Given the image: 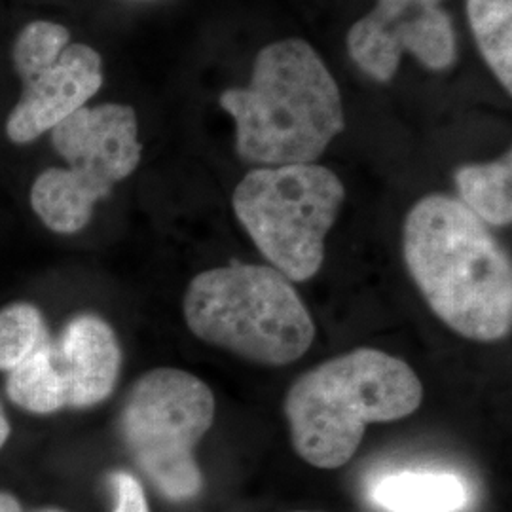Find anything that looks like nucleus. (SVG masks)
I'll list each match as a JSON object with an SVG mask.
<instances>
[{"instance_id":"nucleus-10","label":"nucleus","mask_w":512,"mask_h":512,"mask_svg":"<svg viewBox=\"0 0 512 512\" xmlns=\"http://www.w3.org/2000/svg\"><path fill=\"white\" fill-rule=\"evenodd\" d=\"M54 361L65 385V406L90 408L109 399L118 384L122 348L105 319L82 313L54 342Z\"/></svg>"},{"instance_id":"nucleus-15","label":"nucleus","mask_w":512,"mask_h":512,"mask_svg":"<svg viewBox=\"0 0 512 512\" xmlns=\"http://www.w3.org/2000/svg\"><path fill=\"white\" fill-rule=\"evenodd\" d=\"M52 340L42 311L27 302L0 310V370L10 372Z\"/></svg>"},{"instance_id":"nucleus-18","label":"nucleus","mask_w":512,"mask_h":512,"mask_svg":"<svg viewBox=\"0 0 512 512\" xmlns=\"http://www.w3.org/2000/svg\"><path fill=\"white\" fill-rule=\"evenodd\" d=\"M0 512H23L18 497L6 492H0Z\"/></svg>"},{"instance_id":"nucleus-9","label":"nucleus","mask_w":512,"mask_h":512,"mask_svg":"<svg viewBox=\"0 0 512 512\" xmlns=\"http://www.w3.org/2000/svg\"><path fill=\"white\" fill-rule=\"evenodd\" d=\"M21 82L23 93L8 114L6 135L27 145L86 107L103 86V59L92 46L69 44L54 63Z\"/></svg>"},{"instance_id":"nucleus-1","label":"nucleus","mask_w":512,"mask_h":512,"mask_svg":"<svg viewBox=\"0 0 512 512\" xmlns=\"http://www.w3.org/2000/svg\"><path fill=\"white\" fill-rule=\"evenodd\" d=\"M404 262L429 308L459 336L497 342L512 329V266L463 203L431 194L404 220Z\"/></svg>"},{"instance_id":"nucleus-8","label":"nucleus","mask_w":512,"mask_h":512,"mask_svg":"<svg viewBox=\"0 0 512 512\" xmlns=\"http://www.w3.org/2000/svg\"><path fill=\"white\" fill-rule=\"evenodd\" d=\"M442 0H378L348 33L353 63L374 78L389 82L404 54L414 55L431 71H446L458 59V37Z\"/></svg>"},{"instance_id":"nucleus-6","label":"nucleus","mask_w":512,"mask_h":512,"mask_svg":"<svg viewBox=\"0 0 512 512\" xmlns=\"http://www.w3.org/2000/svg\"><path fill=\"white\" fill-rule=\"evenodd\" d=\"M55 152L67 169H44L31 188V207L54 234L71 236L84 230L95 203L139 167L137 114L128 105L105 103L82 107L52 131Z\"/></svg>"},{"instance_id":"nucleus-2","label":"nucleus","mask_w":512,"mask_h":512,"mask_svg":"<svg viewBox=\"0 0 512 512\" xmlns=\"http://www.w3.org/2000/svg\"><path fill=\"white\" fill-rule=\"evenodd\" d=\"M219 103L236 122L241 160L264 167L313 164L346 128L336 80L300 38L262 48L249 86L222 93Z\"/></svg>"},{"instance_id":"nucleus-21","label":"nucleus","mask_w":512,"mask_h":512,"mask_svg":"<svg viewBox=\"0 0 512 512\" xmlns=\"http://www.w3.org/2000/svg\"><path fill=\"white\" fill-rule=\"evenodd\" d=\"M296 512H308V511H296Z\"/></svg>"},{"instance_id":"nucleus-12","label":"nucleus","mask_w":512,"mask_h":512,"mask_svg":"<svg viewBox=\"0 0 512 512\" xmlns=\"http://www.w3.org/2000/svg\"><path fill=\"white\" fill-rule=\"evenodd\" d=\"M459 202L484 224L509 226L512 220V152L490 164L463 165L456 171Z\"/></svg>"},{"instance_id":"nucleus-14","label":"nucleus","mask_w":512,"mask_h":512,"mask_svg":"<svg viewBox=\"0 0 512 512\" xmlns=\"http://www.w3.org/2000/svg\"><path fill=\"white\" fill-rule=\"evenodd\" d=\"M478 50L501 86L512 92V0H467Z\"/></svg>"},{"instance_id":"nucleus-11","label":"nucleus","mask_w":512,"mask_h":512,"mask_svg":"<svg viewBox=\"0 0 512 512\" xmlns=\"http://www.w3.org/2000/svg\"><path fill=\"white\" fill-rule=\"evenodd\" d=\"M370 499L389 512H458L467 505L469 490L454 473L408 469L380 476Z\"/></svg>"},{"instance_id":"nucleus-13","label":"nucleus","mask_w":512,"mask_h":512,"mask_svg":"<svg viewBox=\"0 0 512 512\" xmlns=\"http://www.w3.org/2000/svg\"><path fill=\"white\" fill-rule=\"evenodd\" d=\"M6 395L25 412L50 416L65 408V385L54 361V342L8 372Z\"/></svg>"},{"instance_id":"nucleus-5","label":"nucleus","mask_w":512,"mask_h":512,"mask_svg":"<svg viewBox=\"0 0 512 512\" xmlns=\"http://www.w3.org/2000/svg\"><path fill=\"white\" fill-rule=\"evenodd\" d=\"M346 188L329 167H260L236 186L232 205L258 251L289 281H308L325 260V239Z\"/></svg>"},{"instance_id":"nucleus-19","label":"nucleus","mask_w":512,"mask_h":512,"mask_svg":"<svg viewBox=\"0 0 512 512\" xmlns=\"http://www.w3.org/2000/svg\"><path fill=\"white\" fill-rule=\"evenodd\" d=\"M10 421L6 418V414H4V408H2V404H0V450L4 448V444L8 442L10 439Z\"/></svg>"},{"instance_id":"nucleus-4","label":"nucleus","mask_w":512,"mask_h":512,"mask_svg":"<svg viewBox=\"0 0 512 512\" xmlns=\"http://www.w3.org/2000/svg\"><path fill=\"white\" fill-rule=\"evenodd\" d=\"M183 311L196 338L256 365L296 363L315 338L291 281L268 266L234 264L196 275Z\"/></svg>"},{"instance_id":"nucleus-7","label":"nucleus","mask_w":512,"mask_h":512,"mask_svg":"<svg viewBox=\"0 0 512 512\" xmlns=\"http://www.w3.org/2000/svg\"><path fill=\"white\" fill-rule=\"evenodd\" d=\"M215 421V395L198 376L162 366L129 389L120 433L135 465L160 494L186 501L200 494L196 446Z\"/></svg>"},{"instance_id":"nucleus-16","label":"nucleus","mask_w":512,"mask_h":512,"mask_svg":"<svg viewBox=\"0 0 512 512\" xmlns=\"http://www.w3.org/2000/svg\"><path fill=\"white\" fill-rule=\"evenodd\" d=\"M71 44V33L67 27L54 21L29 23L14 42L12 61L21 80L42 71L54 63L59 54Z\"/></svg>"},{"instance_id":"nucleus-20","label":"nucleus","mask_w":512,"mask_h":512,"mask_svg":"<svg viewBox=\"0 0 512 512\" xmlns=\"http://www.w3.org/2000/svg\"><path fill=\"white\" fill-rule=\"evenodd\" d=\"M35 512H67V511H61V509H38V511Z\"/></svg>"},{"instance_id":"nucleus-3","label":"nucleus","mask_w":512,"mask_h":512,"mask_svg":"<svg viewBox=\"0 0 512 512\" xmlns=\"http://www.w3.org/2000/svg\"><path fill=\"white\" fill-rule=\"evenodd\" d=\"M421 401L423 385L410 366L382 349L359 348L304 372L287 393L285 416L296 454L338 469L370 423L403 420Z\"/></svg>"},{"instance_id":"nucleus-17","label":"nucleus","mask_w":512,"mask_h":512,"mask_svg":"<svg viewBox=\"0 0 512 512\" xmlns=\"http://www.w3.org/2000/svg\"><path fill=\"white\" fill-rule=\"evenodd\" d=\"M112 486L116 492L114 512H148L147 495L141 482L129 473H114Z\"/></svg>"}]
</instances>
